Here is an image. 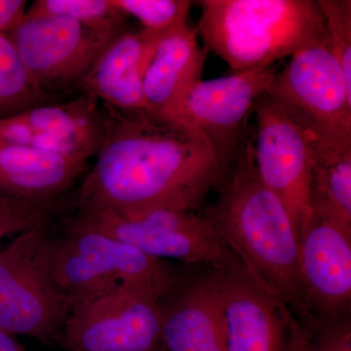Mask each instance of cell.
Masks as SVG:
<instances>
[{"label": "cell", "mask_w": 351, "mask_h": 351, "mask_svg": "<svg viewBox=\"0 0 351 351\" xmlns=\"http://www.w3.org/2000/svg\"><path fill=\"white\" fill-rule=\"evenodd\" d=\"M108 108L96 163L78 191L80 213L195 212L225 181L232 167L199 131Z\"/></svg>", "instance_id": "obj_1"}, {"label": "cell", "mask_w": 351, "mask_h": 351, "mask_svg": "<svg viewBox=\"0 0 351 351\" xmlns=\"http://www.w3.org/2000/svg\"><path fill=\"white\" fill-rule=\"evenodd\" d=\"M253 141L244 138L218 197L202 217L245 270L302 322L299 237L287 209L261 180Z\"/></svg>", "instance_id": "obj_2"}, {"label": "cell", "mask_w": 351, "mask_h": 351, "mask_svg": "<svg viewBox=\"0 0 351 351\" xmlns=\"http://www.w3.org/2000/svg\"><path fill=\"white\" fill-rule=\"evenodd\" d=\"M198 34L234 73L270 68L327 38L315 0H200Z\"/></svg>", "instance_id": "obj_3"}, {"label": "cell", "mask_w": 351, "mask_h": 351, "mask_svg": "<svg viewBox=\"0 0 351 351\" xmlns=\"http://www.w3.org/2000/svg\"><path fill=\"white\" fill-rule=\"evenodd\" d=\"M43 250L53 278L71 307L125 282L149 284L165 293L186 267L180 269L149 257L77 216L66 221L59 235L50 230Z\"/></svg>", "instance_id": "obj_4"}, {"label": "cell", "mask_w": 351, "mask_h": 351, "mask_svg": "<svg viewBox=\"0 0 351 351\" xmlns=\"http://www.w3.org/2000/svg\"><path fill=\"white\" fill-rule=\"evenodd\" d=\"M50 223L41 221L0 251V330L61 345L71 306L44 255Z\"/></svg>", "instance_id": "obj_5"}, {"label": "cell", "mask_w": 351, "mask_h": 351, "mask_svg": "<svg viewBox=\"0 0 351 351\" xmlns=\"http://www.w3.org/2000/svg\"><path fill=\"white\" fill-rule=\"evenodd\" d=\"M265 94L314 143L351 149V86L327 38L295 53Z\"/></svg>", "instance_id": "obj_6"}, {"label": "cell", "mask_w": 351, "mask_h": 351, "mask_svg": "<svg viewBox=\"0 0 351 351\" xmlns=\"http://www.w3.org/2000/svg\"><path fill=\"white\" fill-rule=\"evenodd\" d=\"M149 284L125 282L71 307L61 345L69 351H165L159 299Z\"/></svg>", "instance_id": "obj_7"}, {"label": "cell", "mask_w": 351, "mask_h": 351, "mask_svg": "<svg viewBox=\"0 0 351 351\" xmlns=\"http://www.w3.org/2000/svg\"><path fill=\"white\" fill-rule=\"evenodd\" d=\"M277 73L276 66H272L201 80L167 110L152 117L199 131L223 162L232 167L244 140L241 137L245 120Z\"/></svg>", "instance_id": "obj_8"}, {"label": "cell", "mask_w": 351, "mask_h": 351, "mask_svg": "<svg viewBox=\"0 0 351 351\" xmlns=\"http://www.w3.org/2000/svg\"><path fill=\"white\" fill-rule=\"evenodd\" d=\"M226 351H304L306 327L239 261L214 267Z\"/></svg>", "instance_id": "obj_9"}, {"label": "cell", "mask_w": 351, "mask_h": 351, "mask_svg": "<svg viewBox=\"0 0 351 351\" xmlns=\"http://www.w3.org/2000/svg\"><path fill=\"white\" fill-rule=\"evenodd\" d=\"M77 217L95 230L158 260L214 267L237 261L202 215L195 212L156 210L134 219L112 213H78Z\"/></svg>", "instance_id": "obj_10"}, {"label": "cell", "mask_w": 351, "mask_h": 351, "mask_svg": "<svg viewBox=\"0 0 351 351\" xmlns=\"http://www.w3.org/2000/svg\"><path fill=\"white\" fill-rule=\"evenodd\" d=\"M256 167L287 209L299 237L309 212L313 141L267 94L256 101Z\"/></svg>", "instance_id": "obj_11"}, {"label": "cell", "mask_w": 351, "mask_h": 351, "mask_svg": "<svg viewBox=\"0 0 351 351\" xmlns=\"http://www.w3.org/2000/svg\"><path fill=\"white\" fill-rule=\"evenodd\" d=\"M117 36L61 16L25 15L22 24L7 36L34 82L46 91L49 85L80 82Z\"/></svg>", "instance_id": "obj_12"}, {"label": "cell", "mask_w": 351, "mask_h": 351, "mask_svg": "<svg viewBox=\"0 0 351 351\" xmlns=\"http://www.w3.org/2000/svg\"><path fill=\"white\" fill-rule=\"evenodd\" d=\"M299 267L304 321L351 313L350 226L309 212L299 235Z\"/></svg>", "instance_id": "obj_13"}, {"label": "cell", "mask_w": 351, "mask_h": 351, "mask_svg": "<svg viewBox=\"0 0 351 351\" xmlns=\"http://www.w3.org/2000/svg\"><path fill=\"white\" fill-rule=\"evenodd\" d=\"M98 99L85 94L63 105H43L0 119V142L88 159L105 134Z\"/></svg>", "instance_id": "obj_14"}, {"label": "cell", "mask_w": 351, "mask_h": 351, "mask_svg": "<svg viewBox=\"0 0 351 351\" xmlns=\"http://www.w3.org/2000/svg\"><path fill=\"white\" fill-rule=\"evenodd\" d=\"M165 351H226L214 267L188 265L159 299Z\"/></svg>", "instance_id": "obj_15"}, {"label": "cell", "mask_w": 351, "mask_h": 351, "mask_svg": "<svg viewBox=\"0 0 351 351\" xmlns=\"http://www.w3.org/2000/svg\"><path fill=\"white\" fill-rule=\"evenodd\" d=\"M159 39L125 31L108 44L80 80L85 94L125 112H147L143 75Z\"/></svg>", "instance_id": "obj_16"}, {"label": "cell", "mask_w": 351, "mask_h": 351, "mask_svg": "<svg viewBox=\"0 0 351 351\" xmlns=\"http://www.w3.org/2000/svg\"><path fill=\"white\" fill-rule=\"evenodd\" d=\"M207 55L197 27L189 25L159 39L143 75L147 113L154 117L167 110L202 80Z\"/></svg>", "instance_id": "obj_17"}, {"label": "cell", "mask_w": 351, "mask_h": 351, "mask_svg": "<svg viewBox=\"0 0 351 351\" xmlns=\"http://www.w3.org/2000/svg\"><path fill=\"white\" fill-rule=\"evenodd\" d=\"M86 159L0 142V195L56 199L86 168Z\"/></svg>", "instance_id": "obj_18"}, {"label": "cell", "mask_w": 351, "mask_h": 351, "mask_svg": "<svg viewBox=\"0 0 351 351\" xmlns=\"http://www.w3.org/2000/svg\"><path fill=\"white\" fill-rule=\"evenodd\" d=\"M313 152L309 209L351 228V149L313 142Z\"/></svg>", "instance_id": "obj_19"}, {"label": "cell", "mask_w": 351, "mask_h": 351, "mask_svg": "<svg viewBox=\"0 0 351 351\" xmlns=\"http://www.w3.org/2000/svg\"><path fill=\"white\" fill-rule=\"evenodd\" d=\"M53 99L34 82L11 39L0 34V119L47 105Z\"/></svg>", "instance_id": "obj_20"}, {"label": "cell", "mask_w": 351, "mask_h": 351, "mask_svg": "<svg viewBox=\"0 0 351 351\" xmlns=\"http://www.w3.org/2000/svg\"><path fill=\"white\" fill-rule=\"evenodd\" d=\"M27 15L61 16L105 34L126 31V16L112 0H36L27 8Z\"/></svg>", "instance_id": "obj_21"}, {"label": "cell", "mask_w": 351, "mask_h": 351, "mask_svg": "<svg viewBox=\"0 0 351 351\" xmlns=\"http://www.w3.org/2000/svg\"><path fill=\"white\" fill-rule=\"evenodd\" d=\"M126 16L141 23L143 31L160 39L189 25L193 1L189 0H112Z\"/></svg>", "instance_id": "obj_22"}, {"label": "cell", "mask_w": 351, "mask_h": 351, "mask_svg": "<svg viewBox=\"0 0 351 351\" xmlns=\"http://www.w3.org/2000/svg\"><path fill=\"white\" fill-rule=\"evenodd\" d=\"M56 199L0 195V242L52 218L56 209Z\"/></svg>", "instance_id": "obj_23"}, {"label": "cell", "mask_w": 351, "mask_h": 351, "mask_svg": "<svg viewBox=\"0 0 351 351\" xmlns=\"http://www.w3.org/2000/svg\"><path fill=\"white\" fill-rule=\"evenodd\" d=\"M326 25L327 40L346 82L351 86V1L317 0Z\"/></svg>", "instance_id": "obj_24"}, {"label": "cell", "mask_w": 351, "mask_h": 351, "mask_svg": "<svg viewBox=\"0 0 351 351\" xmlns=\"http://www.w3.org/2000/svg\"><path fill=\"white\" fill-rule=\"evenodd\" d=\"M302 323L306 331L304 351H351V313Z\"/></svg>", "instance_id": "obj_25"}, {"label": "cell", "mask_w": 351, "mask_h": 351, "mask_svg": "<svg viewBox=\"0 0 351 351\" xmlns=\"http://www.w3.org/2000/svg\"><path fill=\"white\" fill-rule=\"evenodd\" d=\"M25 0H0V34L9 36L15 31L27 15Z\"/></svg>", "instance_id": "obj_26"}, {"label": "cell", "mask_w": 351, "mask_h": 351, "mask_svg": "<svg viewBox=\"0 0 351 351\" xmlns=\"http://www.w3.org/2000/svg\"><path fill=\"white\" fill-rule=\"evenodd\" d=\"M0 351H27L11 335L0 330Z\"/></svg>", "instance_id": "obj_27"}]
</instances>
